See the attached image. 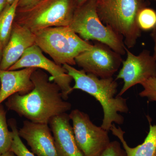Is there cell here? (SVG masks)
Returning <instances> with one entry per match:
<instances>
[{"label":"cell","mask_w":156,"mask_h":156,"mask_svg":"<svg viewBox=\"0 0 156 156\" xmlns=\"http://www.w3.org/2000/svg\"><path fill=\"white\" fill-rule=\"evenodd\" d=\"M97 156H127L125 150L121 147L120 143L113 141L110 143L107 147Z\"/></svg>","instance_id":"44dd1931"},{"label":"cell","mask_w":156,"mask_h":156,"mask_svg":"<svg viewBox=\"0 0 156 156\" xmlns=\"http://www.w3.org/2000/svg\"><path fill=\"white\" fill-rule=\"evenodd\" d=\"M15 1V0H7V2H8V4H9V5H11Z\"/></svg>","instance_id":"4316f807"},{"label":"cell","mask_w":156,"mask_h":156,"mask_svg":"<svg viewBox=\"0 0 156 156\" xmlns=\"http://www.w3.org/2000/svg\"><path fill=\"white\" fill-rule=\"evenodd\" d=\"M48 124L29 120L23 122L19 129V136L25 140L32 152L37 156H58L54 137Z\"/></svg>","instance_id":"8fae6325"},{"label":"cell","mask_w":156,"mask_h":156,"mask_svg":"<svg viewBox=\"0 0 156 156\" xmlns=\"http://www.w3.org/2000/svg\"><path fill=\"white\" fill-rule=\"evenodd\" d=\"M147 117L149 123V131L144 142L135 147L128 145L124 139L125 132L120 127L117 128L113 123L110 129L112 134L120 140L127 156H156V124L152 125L150 117Z\"/></svg>","instance_id":"9a60e30c"},{"label":"cell","mask_w":156,"mask_h":156,"mask_svg":"<svg viewBox=\"0 0 156 156\" xmlns=\"http://www.w3.org/2000/svg\"><path fill=\"white\" fill-rule=\"evenodd\" d=\"M7 0H0V14L8 5Z\"/></svg>","instance_id":"cb8c5ba5"},{"label":"cell","mask_w":156,"mask_h":156,"mask_svg":"<svg viewBox=\"0 0 156 156\" xmlns=\"http://www.w3.org/2000/svg\"><path fill=\"white\" fill-rule=\"evenodd\" d=\"M39 1L40 0H19L17 8H26L35 4Z\"/></svg>","instance_id":"7402d4cb"},{"label":"cell","mask_w":156,"mask_h":156,"mask_svg":"<svg viewBox=\"0 0 156 156\" xmlns=\"http://www.w3.org/2000/svg\"><path fill=\"white\" fill-rule=\"evenodd\" d=\"M144 0H96L98 15L105 25L122 37L127 48H134L141 35L137 15Z\"/></svg>","instance_id":"3957f363"},{"label":"cell","mask_w":156,"mask_h":156,"mask_svg":"<svg viewBox=\"0 0 156 156\" xmlns=\"http://www.w3.org/2000/svg\"><path fill=\"white\" fill-rule=\"evenodd\" d=\"M123 61L122 55L98 42L75 58L76 65L85 72L100 78L112 77Z\"/></svg>","instance_id":"ba28073f"},{"label":"cell","mask_w":156,"mask_h":156,"mask_svg":"<svg viewBox=\"0 0 156 156\" xmlns=\"http://www.w3.org/2000/svg\"><path fill=\"white\" fill-rule=\"evenodd\" d=\"M0 86H1V82H0Z\"/></svg>","instance_id":"83f0119b"},{"label":"cell","mask_w":156,"mask_h":156,"mask_svg":"<svg viewBox=\"0 0 156 156\" xmlns=\"http://www.w3.org/2000/svg\"><path fill=\"white\" fill-rule=\"evenodd\" d=\"M77 8L76 0H40L17 8L14 22L32 32L54 27L69 26Z\"/></svg>","instance_id":"5b68a950"},{"label":"cell","mask_w":156,"mask_h":156,"mask_svg":"<svg viewBox=\"0 0 156 156\" xmlns=\"http://www.w3.org/2000/svg\"><path fill=\"white\" fill-rule=\"evenodd\" d=\"M89 0H76L77 7H80Z\"/></svg>","instance_id":"d4e9b609"},{"label":"cell","mask_w":156,"mask_h":156,"mask_svg":"<svg viewBox=\"0 0 156 156\" xmlns=\"http://www.w3.org/2000/svg\"><path fill=\"white\" fill-rule=\"evenodd\" d=\"M27 67L43 69L51 75L50 79L59 87L63 98L67 100L73 90L71 86L73 79L62 66L49 59L36 44L26 50L20 59L8 70H15Z\"/></svg>","instance_id":"9c48e42d"},{"label":"cell","mask_w":156,"mask_h":156,"mask_svg":"<svg viewBox=\"0 0 156 156\" xmlns=\"http://www.w3.org/2000/svg\"><path fill=\"white\" fill-rule=\"evenodd\" d=\"M31 80L34 89L24 95L16 93L7 99L6 105L30 122L49 124L53 117L66 113L71 104L63 98L61 90L47 73L37 69Z\"/></svg>","instance_id":"6da1fadb"},{"label":"cell","mask_w":156,"mask_h":156,"mask_svg":"<svg viewBox=\"0 0 156 156\" xmlns=\"http://www.w3.org/2000/svg\"><path fill=\"white\" fill-rule=\"evenodd\" d=\"M69 115L76 142L84 156H97L107 147L111 142L108 131L95 126L88 114L76 109Z\"/></svg>","instance_id":"52a82bcc"},{"label":"cell","mask_w":156,"mask_h":156,"mask_svg":"<svg viewBox=\"0 0 156 156\" xmlns=\"http://www.w3.org/2000/svg\"><path fill=\"white\" fill-rule=\"evenodd\" d=\"M63 67L74 81L73 90L79 89L93 96L99 101L103 110L104 117L101 127L110 131L113 123L122 125L124 118L119 112L128 113L129 109L127 99L122 96H115L118 83L112 77L100 78L83 69L78 70L72 66L64 64Z\"/></svg>","instance_id":"7a4b0ae2"},{"label":"cell","mask_w":156,"mask_h":156,"mask_svg":"<svg viewBox=\"0 0 156 156\" xmlns=\"http://www.w3.org/2000/svg\"><path fill=\"white\" fill-rule=\"evenodd\" d=\"M37 68L27 67L15 70H0V105L16 93L28 94L34 89L31 76Z\"/></svg>","instance_id":"5bb4252c"},{"label":"cell","mask_w":156,"mask_h":156,"mask_svg":"<svg viewBox=\"0 0 156 156\" xmlns=\"http://www.w3.org/2000/svg\"><path fill=\"white\" fill-rule=\"evenodd\" d=\"M69 115L66 113L52 118L49 122L58 156H84L78 147Z\"/></svg>","instance_id":"4fadbf2b"},{"label":"cell","mask_w":156,"mask_h":156,"mask_svg":"<svg viewBox=\"0 0 156 156\" xmlns=\"http://www.w3.org/2000/svg\"><path fill=\"white\" fill-rule=\"evenodd\" d=\"M140 85L143 90L140 92V96L146 98L149 101L156 102V77L150 78Z\"/></svg>","instance_id":"ffe728a7"},{"label":"cell","mask_w":156,"mask_h":156,"mask_svg":"<svg viewBox=\"0 0 156 156\" xmlns=\"http://www.w3.org/2000/svg\"></svg>","instance_id":"f1b7e54d"},{"label":"cell","mask_w":156,"mask_h":156,"mask_svg":"<svg viewBox=\"0 0 156 156\" xmlns=\"http://www.w3.org/2000/svg\"><path fill=\"white\" fill-rule=\"evenodd\" d=\"M34 44V33L14 22L11 37L3 52L0 70H9L20 59L26 50Z\"/></svg>","instance_id":"7c38bea8"},{"label":"cell","mask_w":156,"mask_h":156,"mask_svg":"<svg viewBox=\"0 0 156 156\" xmlns=\"http://www.w3.org/2000/svg\"><path fill=\"white\" fill-rule=\"evenodd\" d=\"M12 131H9L6 119V112L0 105V155L10 151L13 141Z\"/></svg>","instance_id":"e0dca14e"},{"label":"cell","mask_w":156,"mask_h":156,"mask_svg":"<svg viewBox=\"0 0 156 156\" xmlns=\"http://www.w3.org/2000/svg\"><path fill=\"white\" fill-rule=\"evenodd\" d=\"M137 23L141 30H152L156 25V12L151 8L144 7L137 15Z\"/></svg>","instance_id":"d6986e66"},{"label":"cell","mask_w":156,"mask_h":156,"mask_svg":"<svg viewBox=\"0 0 156 156\" xmlns=\"http://www.w3.org/2000/svg\"><path fill=\"white\" fill-rule=\"evenodd\" d=\"M152 38L153 40L154 44V53L153 54V56L155 59L156 60V25L153 29L152 30L151 34Z\"/></svg>","instance_id":"603a6c76"},{"label":"cell","mask_w":156,"mask_h":156,"mask_svg":"<svg viewBox=\"0 0 156 156\" xmlns=\"http://www.w3.org/2000/svg\"><path fill=\"white\" fill-rule=\"evenodd\" d=\"M9 123L13 136L10 151L13 152L16 156H35L32 152L29 150L20 139L16 120L11 119L9 120Z\"/></svg>","instance_id":"ac0fdd59"},{"label":"cell","mask_w":156,"mask_h":156,"mask_svg":"<svg viewBox=\"0 0 156 156\" xmlns=\"http://www.w3.org/2000/svg\"><path fill=\"white\" fill-rule=\"evenodd\" d=\"M96 0H89L77 7L69 27L86 41L93 40L108 46L120 55L126 53L122 37L105 25L98 15Z\"/></svg>","instance_id":"8992f818"},{"label":"cell","mask_w":156,"mask_h":156,"mask_svg":"<svg viewBox=\"0 0 156 156\" xmlns=\"http://www.w3.org/2000/svg\"><path fill=\"white\" fill-rule=\"evenodd\" d=\"M19 0L8 4L0 14V62L4 49L11 37Z\"/></svg>","instance_id":"2e32d148"},{"label":"cell","mask_w":156,"mask_h":156,"mask_svg":"<svg viewBox=\"0 0 156 156\" xmlns=\"http://www.w3.org/2000/svg\"><path fill=\"white\" fill-rule=\"evenodd\" d=\"M127 58L122 62V67L115 80L122 79L124 85L118 96H122L128 89L137 84H141L150 78L156 77V60L150 51L143 50L134 55L126 48Z\"/></svg>","instance_id":"30bf717a"},{"label":"cell","mask_w":156,"mask_h":156,"mask_svg":"<svg viewBox=\"0 0 156 156\" xmlns=\"http://www.w3.org/2000/svg\"><path fill=\"white\" fill-rule=\"evenodd\" d=\"M0 156H16V155L15 154L11 151H9L5 153L2 154Z\"/></svg>","instance_id":"484cf974"},{"label":"cell","mask_w":156,"mask_h":156,"mask_svg":"<svg viewBox=\"0 0 156 156\" xmlns=\"http://www.w3.org/2000/svg\"><path fill=\"white\" fill-rule=\"evenodd\" d=\"M33 33L35 44L58 65L75 66L76 57L93 46L69 26L48 27Z\"/></svg>","instance_id":"277c9868"}]
</instances>
